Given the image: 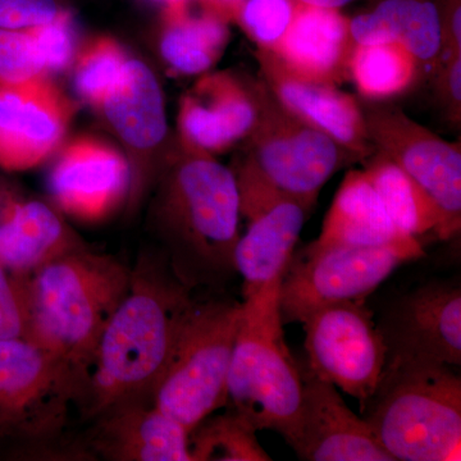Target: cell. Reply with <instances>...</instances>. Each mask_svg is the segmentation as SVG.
Wrapping results in <instances>:
<instances>
[{"mask_svg": "<svg viewBox=\"0 0 461 461\" xmlns=\"http://www.w3.org/2000/svg\"><path fill=\"white\" fill-rule=\"evenodd\" d=\"M193 287L168 259L145 258L131 269L122 302L103 330L85 387L87 418L132 402H151L185 318Z\"/></svg>", "mask_w": 461, "mask_h": 461, "instance_id": "cell-1", "label": "cell"}, {"mask_svg": "<svg viewBox=\"0 0 461 461\" xmlns=\"http://www.w3.org/2000/svg\"><path fill=\"white\" fill-rule=\"evenodd\" d=\"M157 220L168 262L185 284L218 285L238 273V180L213 157L186 150L163 181Z\"/></svg>", "mask_w": 461, "mask_h": 461, "instance_id": "cell-2", "label": "cell"}, {"mask_svg": "<svg viewBox=\"0 0 461 461\" xmlns=\"http://www.w3.org/2000/svg\"><path fill=\"white\" fill-rule=\"evenodd\" d=\"M130 281L123 263L85 249L45 264L25 276V339L66 363L85 391L103 330Z\"/></svg>", "mask_w": 461, "mask_h": 461, "instance_id": "cell-3", "label": "cell"}, {"mask_svg": "<svg viewBox=\"0 0 461 461\" xmlns=\"http://www.w3.org/2000/svg\"><path fill=\"white\" fill-rule=\"evenodd\" d=\"M366 420L396 461L461 459V378L450 366L388 355Z\"/></svg>", "mask_w": 461, "mask_h": 461, "instance_id": "cell-4", "label": "cell"}, {"mask_svg": "<svg viewBox=\"0 0 461 461\" xmlns=\"http://www.w3.org/2000/svg\"><path fill=\"white\" fill-rule=\"evenodd\" d=\"M281 278L241 303L226 406L258 430H275L291 445L299 429L303 381L299 364L285 339L278 303Z\"/></svg>", "mask_w": 461, "mask_h": 461, "instance_id": "cell-5", "label": "cell"}, {"mask_svg": "<svg viewBox=\"0 0 461 461\" xmlns=\"http://www.w3.org/2000/svg\"><path fill=\"white\" fill-rule=\"evenodd\" d=\"M241 303L194 302L151 393V403L189 432L227 405V379Z\"/></svg>", "mask_w": 461, "mask_h": 461, "instance_id": "cell-6", "label": "cell"}, {"mask_svg": "<svg viewBox=\"0 0 461 461\" xmlns=\"http://www.w3.org/2000/svg\"><path fill=\"white\" fill-rule=\"evenodd\" d=\"M421 257L423 248L412 236L379 247H320L311 242L291 258L282 275V321L302 323L321 306L366 300L400 266Z\"/></svg>", "mask_w": 461, "mask_h": 461, "instance_id": "cell-7", "label": "cell"}, {"mask_svg": "<svg viewBox=\"0 0 461 461\" xmlns=\"http://www.w3.org/2000/svg\"><path fill=\"white\" fill-rule=\"evenodd\" d=\"M244 165L273 189L296 199L309 211L320 191L339 169L357 162L326 133L287 111L259 83V115L248 136Z\"/></svg>", "mask_w": 461, "mask_h": 461, "instance_id": "cell-8", "label": "cell"}, {"mask_svg": "<svg viewBox=\"0 0 461 461\" xmlns=\"http://www.w3.org/2000/svg\"><path fill=\"white\" fill-rule=\"evenodd\" d=\"M83 395L81 379L54 355L26 339L0 341V438L50 444Z\"/></svg>", "mask_w": 461, "mask_h": 461, "instance_id": "cell-9", "label": "cell"}, {"mask_svg": "<svg viewBox=\"0 0 461 461\" xmlns=\"http://www.w3.org/2000/svg\"><path fill=\"white\" fill-rule=\"evenodd\" d=\"M308 368L366 408L377 393L388 346L366 300L321 306L306 315Z\"/></svg>", "mask_w": 461, "mask_h": 461, "instance_id": "cell-10", "label": "cell"}, {"mask_svg": "<svg viewBox=\"0 0 461 461\" xmlns=\"http://www.w3.org/2000/svg\"><path fill=\"white\" fill-rule=\"evenodd\" d=\"M364 111V109H363ZM375 150L390 158L426 191L441 215L436 235L448 240L461 229V148L446 141L397 108L364 111Z\"/></svg>", "mask_w": 461, "mask_h": 461, "instance_id": "cell-11", "label": "cell"}, {"mask_svg": "<svg viewBox=\"0 0 461 461\" xmlns=\"http://www.w3.org/2000/svg\"><path fill=\"white\" fill-rule=\"evenodd\" d=\"M75 105L50 75L0 80V168H36L59 147Z\"/></svg>", "mask_w": 461, "mask_h": 461, "instance_id": "cell-12", "label": "cell"}, {"mask_svg": "<svg viewBox=\"0 0 461 461\" xmlns=\"http://www.w3.org/2000/svg\"><path fill=\"white\" fill-rule=\"evenodd\" d=\"M50 190L58 208L69 217L100 222L113 214L132 190L131 168L113 145L81 136L58 156Z\"/></svg>", "mask_w": 461, "mask_h": 461, "instance_id": "cell-13", "label": "cell"}, {"mask_svg": "<svg viewBox=\"0 0 461 461\" xmlns=\"http://www.w3.org/2000/svg\"><path fill=\"white\" fill-rule=\"evenodd\" d=\"M303 402L291 447L306 461H396L378 441L371 424L348 409L338 387L300 369Z\"/></svg>", "mask_w": 461, "mask_h": 461, "instance_id": "cell-14", "label": "cell"}, {"mask_svg": "<svg viewBox=\"0 0 461 461\" xmlns=\"http://www.w3.org/2000/svg\"><path fill=\"white\" fill-rule=\"evenodd\" d=\"M240 208L249 222L235 250L245 299L282 277L311 211L296 199L263 187L241 195Z\"/></svg>", "mask_w": 461, "mask_h": 461, "instance_id": "cell-15", "label": "cell"}, {"mask_svg": "<svg viewBox=\"0 0 461 461\" xmlns=\"http://www.w3.org/2000/svg\"><path fill=\"white\" fill-rule=\"evenodd\" d=\"M388 355L445 366L461 364V290L430 282L408 294L379 327Z\"/></svg>", "mask_w": 461, "mask_h": 461, "instance_id": "cell-16", "label": "cell"}, {"mask_svg": "<svg viewBox=\"0 0 461 461\" xmlns=\"http://www.w3.org/2000/svg\"><path fill=\"white\" fill-rule=\"evenodd\" d=\"M258 115L259 84L227 72L204 74L181 99L178 129L186 150L213 156L247 140Z\"/></svg>", "mask_w": 461, "mask_h": 461, "instance_id": "cell-17", "label": "cell"}, {"mask_svg": "<svg viewBox=\"0 0 461 461\" xmlns=\"http://www.w3.org/2000/svg\"><path fill=\"white\" fill-rule=\"evenodd\" d=\"M257 59L263 83L287 111L326 133L357 160L375 153L364 111L354 96L335 85L293 74L272 51L258 50Z\"/></svg>", "mask_w": 461, "mask_h": 461, "instance_id": "cell-18", "label": "cell"}, {"mask_svg": "<svg viewBox=\"0 0 461 461\" xmlns=\"http://www.w3.org/2000/svg\"><path fill=\"white\" fill-rule=\"evenodd\" d=\"M87 445L114 461H193L190 432L145 400L121 403L94 418Z\"/></svg>", "mask_w": 461, "mask_h": 461, "instance_id": "cell-19", "label": "cell"}, {"mask_svg": "<svg viewBox=\"0 0 461 461\" xmlns=\"http://www.w3.org/2000/svg\"><path fill=\"white\" fill-rule=\"evenodd\" d=\"M350 20L339 9L297 3L286 33L272 53L300 77L338 86L350 77Z\"/></svg>", "mask_w": 461, "mask_h": 461, "instance_id": "cell-20", "label": "cell"}, {"mask_svg": "<svg viewBox=\"0 0 461 461\" xmlns=\"http://www.w3.org/2000/svg\"><path fill=\"white\" fill-rule=\"evenodd\" d=\"M85 249L50 205L0 191V266L27 276L58 258Z\"/></svg>", "mask_w": 461, "mask_h": 461, "instance_id": "cell-21", "label": "cell"}, {"mask_svg": "<svg viewBox=\"0 0 461 461\" xmlns=\"http://www.w3.org/2000/svg\"><path fill=\"white\" fill-rule=\"evenodd\" d=\"M391 221L366 172L346 173L314 244L379 247L406 238Z\"/></svg>", "mask_w": 461, "mask_h": 461, "instance_id": "cell-22", "label": "cell"}, {"mask_svg": "<svg viewBox=\"0 0 461 461\" xmlns=\"http://www.w3.org/2000/svg\"><path fill=\"white\" fill-rule=\"evenodd\" d=\"M103 113L129 147L151 150L167 135L162 89L150 67L129 59L120 83L103 103Z\"/></svg>", "mask_w": 461, "mask_h": 461, "instance_id": "cell-23", "label": "cell"}, {"mask_svg": "<svg viewBox=\"0 0 461 461\" xmlns=\"http://www.w3.org/2000/svg\"><path fill=\"white\" fill-rule=\"evenodd\" d=\"M355 44L402 45L424 65L442 53L441 26L430 0H384L371 12L350 20Z\"/></svg>", "mask_w": 461, "mask_h": 461, "instance_id": "cell-24", "label": "cell"}, {"mask_svg": "<svg viewBox=\"0 0 461 461\" xmlns=\"http://www.w3.org/2000/svg\"><path fill=\"white\" fill-rule=\"evenodd\" d=\"M227 20L209 11L193 16L187 7L165 12L160 53L178 75H204L229 44Z\"/></svg>", "mask_w": 461, "mask_h": 461, "instance_id": "cell-25", "label": "cell"}, {"mask_svg": "<svg viewBox=\"0 0 461 461\" xmlns=\"http://www.w3.org/2000/svg\"><path fill=\"white\" fill-rule=\"evenodd\" d=\"M366 159L368 162L363 171L397 230L412 238L429 230L436 233L441 224V215L426 191L384 154L375 150Z\"/></svg>", "mask_w": 461, "mask_h": 461, "instance_id": "cell-26", "label": "cell"}, {"mask_svg": "<svg viewBox=\"0 0 461 461\" xmlns=\"http://www.w3.org/2000/svg\"><path fill=\"white\" fill-rule=\"evenodd\" d=\"M420 66L402 45L355 44L348 72L363 98L386 100L405 93L417 80Z\"/></svg>", "mask_w": 461, "mask_h": 461, "instance_id": "cell-27", "label": "cell"}, {"mask_svg": "<svg viewBox=\"0 0 461 461\" xmlns=\"http://www.w3.org/2000/svg\"><path fill=\"white\" fill-rule=\"evenodd\" d=\"M258 429L227 406L221 415L211 414L189 435L193 461H271L257 438Z\"/></svg>", "mask_w": 461, "mask_h": 461, "instance_id": "cell-28", "label": "cell"}, {"mask_svg": "<svg viewBox=\"0 0 461 461\" xmlns=\"http://www.w3.org/2000/svg\"><path fill=\"white\" fill-rule=\"evenodd\" d=\"M130 58L114 39H91L76 58L75 86L78 95L96 109L120 83Z\"/></svg>", "mask_w": 461, "mask_h": 461, "instance_id": "cell-29", "label": "cell"}, {"mask_svg": "<svg viewBox=\"0 0 461 461\" xmlns=\"http://www.w3.org/2000/svg\"><path fill=\"white\" fill-rule=\"evenodd\" d=\"M296 0H242L235 17L258 50H275L286 33Z\"/></svg>", "mask_w": 461, "mask_h": 461, "instance_id": "cell-30", "label": "cell"}, {"mask_svg": "<svg viewBox=\"0 0 461 461\" xmlns=\"http://www.w3.org/2000/svg\"><path fill=\"white\" fill-rule=\"evenodd\" d=\"M29 33L47 74L68 67L75 54L74 30L68 12L63 9L50 23L29 27Z\"/></svg>", "mask_w": 461, "mask_h": 461, "instance_id": "cell-31", "label": "cell"}, {"mask_svg": "<svg viewBox=\"0 0 461 461\" xmlns=\"http://www.w3.org/2000/svg\"><path fill=\"white\" fill-rule=\"evenodd\" d=\"M50 75L36 56L29 29H0V80Z\"/></svg>", "mask_w": 461, "mask_h": 461, "instance_id": "cell-32", "label": "cell"}, {"mask_svg": "<svg viewBox=\"0 0 461 461\" xmlns=\"http://www.w3.org/2000/svg\"><path fill=\"white\" fill-rule=\"evenodd\" d=\"M27 321L25 276L12 275L0 266V341L25 339Z\"/></svg>", "mask_w": 461, "mask_h": 461, "instance_id": "cell-33", "label": "cell"}, {"mask_svg": "<svg viewBox=\"0 0 461 461\" xmlns=\"http://www.w3.org/2000/svg\"><path fill=\"white\" fill-rule=\"evenodd\" d=\"M63 9L57 0H0V29L23 30L50 23Z\"/></svg>", "mask_w": 461, "mask_h": 461, "instance_id": "cell-34", "label": "cell"}, {"mask_svg": "<svg viewBox=\"0 0 461 461\" xmlns=\"http://www.w3.org/2000/svg\"><path fill=\"white\" fill-rule=\"evenodd\" d=\"M436 95L447 117L460 124L461 53L441 54L437 60Z\"/></svg>", "mask_w": 461, "mask_h": 461, "instance_id": "cell-35", "label": "cell"}, {"mask_svg": "<svg viewBox=\"0 0 461 461\" xmlns=\"http://www.w3.org/2000/svg\"><path fill=\"white\" fill-rule=\"evenodd\" d=\"M435 5L441 26V54L461 53L460 0H438Z\"/></svg>", "mask_w": 461, "mask_h": 461, "instance_id": "cell-36", "label": "cell"}, {"mask_svg": "<svg viewBox=\"0 0 461 461\" xmlns=\"http://www.w3.org/2000/svg\"><path fill=\"white\" fill-rule=\"evenodd\" d=\"M204 2L208 5L209 11L229 21L230 17H235L236 9L239 8L242 0H204Z\"/></svg>", "mask_w": 461, "mask_h": 461, "instance_id": "cell-37", "label": "cell"}, {"mask_svg": "<svg viewBox=\"0 0 461 461\" xmlns=\"http://www.w3.org/2000/svg\"><path fill=\"white\" fill-rule=\"evenodd\" d=\"M302 5H313V7L339 9L353 2V0H296Z\"/></svg>", "mask_w": 461, "mask_h": 461, "instance_id": "cell-38", "label": "cell"}, {"mask_svg": "<svg viewBox=\"0 0 461 461\" xmlns=\"http://www.w3.org/2000/svg\"><path fill=\"white\" fill-rule=\"evenodd\" d=\"M158 2L165 5V12L187 7V0H158Z\"/></svg>", "mask_w": 461, "mask_h": 461, "instance_id": "cell-39", "label": "cell"}]
</instances>
